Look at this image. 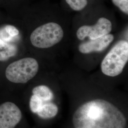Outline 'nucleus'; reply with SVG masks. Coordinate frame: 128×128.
<instances>
[{
	"instance_id": "1",
	"label": "nucleus",
	"mask_w": 128,
	"mask_h": 128,
	"mask_svg": "<svg viewBox=\"0 0 128 128\" xmlns=\"http://www.w3.org/2000/svg\"><path fill=\"white\" fill-rule=\"evenodd\" d=\"M75 128H125L124 114L108 101L96 99L79 107L74 114Z\"/></svg>"
},
{
	"instance_id": "2",
	"label": "nucleus",
	"mask_w": 128,
	"mask_h": 128,
	"mask_svg": "<svg viewBox=\"0 0 128 128\" xmlns=\"http://www.w3.org/2000/svg\"><path fill=\"white\" fill-rule=\"evenodd\" d=\"M128 60V41L120 40L102 60L101 64L102 71L106 76H116L122 73Z\"/></svg>"
},
{
	"instance_id": "3",
	"label": "nucleus",
	"mask_w": 128,
	"mask_h": 128,
	"mask_svg": "<svg viewBox=\"0 0 128 128\" xmlns=\"http://www.w3.org/2000/svg\"><path fill=\"white\" fill-rule=\"evenodd\" d=\"M39 69L35 58H26L10 64L5 70V76L11 82L25 84L37 74Z\"/></svg>"
},
{
	"instance_id": "4",
	"label": "nucleus",
	"mask_w": 128,
	"mask_h": 128,
	"mask_svg": "<svg viewBox=\"0 0 128 128\" xmlns=\"http://www.w3.org/2000/svg\"><path fill=\"white\" fill-rule=\"evenodd\" d=\"M64 32L59 24L48 22L36 28L30 35L32 45L40 48L52 47L61 41Z\"/></svg>"
},
{
	"instance_id": "5",
	"label": "nucleus",
	"mask_w": 128,
	"mask_h": 128,
	"mask_svg": "<svg viewBox=\"0 0 128 128\" xmlns=\"http://www.w3.org/2000/svg\"><path fill=\"white\" fill-rule=\"evenodd\" d=\"M112 30V24L108 19L102 17L98 19L94 26L84 25L79 28L76 32V36L80 40H83L89 37L90 40H94L110 34Z\"/></svg>"
},
{
	"instance_id": "6",
	"label": "nucleus",
	"mask_w": 128,
	"mask_h": 128,
	"mask_svg": "<svg viewBox=\"0 0 128 128\" xmlns=\"http://www.w3.org/2000/svg\"><path fill=\"white\" fill-rule=\"evenodd\" d=\"M22 118L18 107L10 102L0 104V128H14Z\"/></svg>"
},
{
	"instance_id": "7",
	"label": "nucleus",
	"mask_w": 128,
	"mask_h": 128,
	"mask_svg": "<svg viewBox=\"0 0 128 128\" xmlns=\"http://www.w3.org/2000/svg\"><path fill=\"white\" fill-rule=\"evenodd\" d=\"M114 38L112 34H108L94 40L81 43L78 47L79 51L82 54H89L94 52L104 50Z\"/></svg>"
},
{
	"instance_id": "8",
	"label": "nucleus",
	"mask_w": 128,
	"mask_h": 128,
	"mask_svg": "<svg viewBox=\"0 0 128 128\" xmlns=\"http://www.w3.org/2000/svg\"><path fill=\"white\" fill-rule=\"evenodd\" d=\"M17 48L14 44L0 39V61H5L16 54Z\"/></svg>"
},
{
	"instance_id": "9",
	"label": "nucleus",
	"mask_w": 128,
	"mask_h": 128,
	"mask_svg": "<svg viewBox=\"0 0 128 128\" xmlns=\"http://www.w3.org/2000/svg\"><path fill=\"white\" fill-rule=\"evenodd\" d=\"M58 110V107L55 104L52 102L43 103L36 114L42 119H51L56 116Z\"/></svg>"
},
{
	"instance_id": "10",
	"label": "nucleus",
	"mask_w": 128,
	"mask_h": 128,
	"mask_svg": "<svg viewBox=\"0 0 128 128\" xmlns=\"http://www.w3.org/2000/svg\"><path fill=\"white\" fill-rule=\"evenodd\" d=\"M18 34V30L12 25H6L0 28V39L5 42H10Z\"/></svg>"
},
{
	"instance_id": "11",
	"label": "nucleus",
	"mask_w": 128,
	"mask_h": 128,
	"mask_svg": "<svg viewBox=\"0 0 128 128\" xmlns=\"http://www.w3.org/2000/svg\"><path fill=\"white\" fill-rule=\"evenodd\" d=\"M33 94L40 98L43 101H51L54 97L53 93L49 87L41 85L34 87L32 90Z\"/></svg>"
},
{
	"instance_id": "12",
	"label": "nucleus",
	"mask_w": 128,
	"mask_h": 128,
	"mask_svg": "<svg viewBox=\"0 0 128 128\" xmlns=\"http://www.w3.org/2000/svg\"><path fill=\"white\" fill-rule=\"evenodd\" d=\"M43 104V101L38 97L33 94L30 101V107L31 111L34 114H37Z\"/></svg>"
},
{
	"instance_id": "13",
	"label": "nucleus",
	"mask_w": 128,
	"mask_h": 128,
	"mask_svg": "<svg viewBox=\"0 0 128 128\" xmlns=\"http://www.w3.org/2000/svg\"><path fill=\"white\" fill-rule=\"evenodd\" d=\"M72 9L79 11L84 9L87 5V0H66Z\"/></svg>"
},
{
	"instance_id": "14",
	"label": "nucleus",
	"mask_w": 128,
	"mask_h": 128,
	"mask_svg": "<svg viewBox=\"0 0 128 128\" xmlns=\"http://www.w3.org/2000/svg\"><path fill=\"white\" fill-rule=\"evenodd\" d=\"M112 2L124 14L128 15V0H112Z\"/></svg>"
}]
</instances>
